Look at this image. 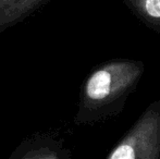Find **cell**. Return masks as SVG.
I'll return each mask as SVG.
<instances>
[{
    "instance_id": "cell-2",
    "label": "cell",
    "mask_w": 160,
    "mask_h": 159,
    "mask_svg": "<svg viewBox=\"0 0 160 159\" xmlns=\"http://www.w3.org/2000/svg\"><path fill=\"white\" fill-rule=\"evenodd\" d=\"M108 159H160V100L146 108Z\"/></svg>"
},
{
    "instance_id": "cell-1",
    "label": "cell",
    "mask_w": 160,
    "mask_h": 159,
    "mask_svg": "<svg viewBox=\"0 0 160 159\" xmlns=\"http://www.w3.org/2000/svg\"><path fill=\"white\" fill-rule=\"evenodd\" d=\"M143 74V62L130 59L110 60L97 67L83 87L78 122L93 123L118 116Z\"/></svg>"
},
{
    "instance_id": "cell-4",
    "label": "cell",
    "mask_w": 160,
    "mask_h": 159,
    "mask_svg": "<svg viewBox=\"0 0 160 159\" xmlns=\"http://www.w3.org/2000/svg\"><path fill=\"white\" fill-rule=\"evenodd\" d=\"M122 1L142 23L160 35V0H122Z\"/></svg>"
},
{
    "instance_id": "cell-3",
    "label": "cell",
    "mask_w": 160,
    "mask_h": 159,
    "mask_svg": "<svg viewBox=\"0 0 160 159\" xmlns=\"http://www.w3.org/2000/svg\"><path fill=\"white\" fill-rule=\"evenodd\" d=\"M45 0H0V31L23 20Z\"/></svg>"
}]
</instances>
